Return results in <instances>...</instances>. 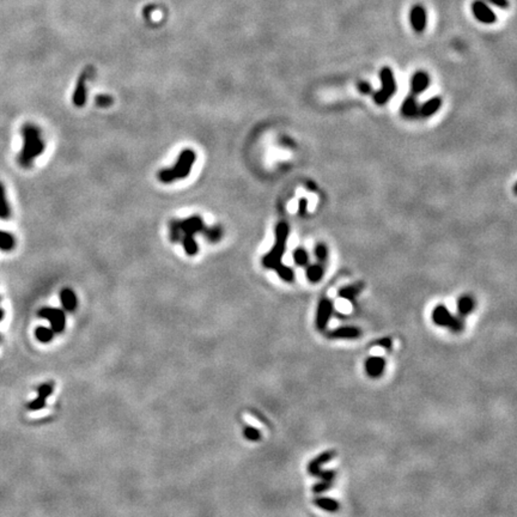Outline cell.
<instances>
[{"label":"cell","instance_id":"d6a6232c","mask_svg":"<svg viewBox=\"0 0 517 517\" xmlns=\"http://www.w3.org/2000/svg\"><path fill=\"white\" fill-rule=\"evenodd\" d=\"M372 345H375V346H380V347H383V349L386 350H391V347H393V340H391L390 338H381V339H377L376 341H373Z\"/></svg>","mask_w":517,"mask_h":517},{"label":"cell","instance_id":"ba28073f","mask_svg":"<svg viewBox=\"0 0 517 517\" xmlns=\"http://www.w3.org/2000/svg\"><path fill=\"white\" fill-rule=\"evenodd\" d=\"M332 315H333V302L328 298H322L318 303L317 312H316L315 326L317 331L325 332L327 330Z\"/></svg>","mask_w":517,"mask_h":517},{"label":"cell","instance_id":"e0dca14e","mask_svg":"<svg viewBox=\"0 0 517 517\" xmlns=\"http://www.w3.org/2000/svg\"><path fill=\"white\" fill-rule=\"evenodd\" d=\"M458 312L461 317L472 314L475 309V299L469 295H463L458 299Z\"/></svg>","mask_w":517,"mask_h":517},{"label":"cell","instance_id":"603a6c76","mask_svg":"<svg viewBox=\"0 0 517 517\" xmlns=\"http://www.w3.org/2000/svg\"><path fill=\"white\" fill-rule=\"evenodd\" d=\"M323 273H325V271H323L322 265H320V263L308 265L307 271H305V276H307V279L310 281V283H314V284L318 283V281H320L321 279H322Z\"/></svg>","mask_w":517,"mask_h":517},{"label":"cell","instance_id":"1f68e13d","mask_svg":"<svg viewBox=\"0 0 517 517\" xmlns=\"http://www.w3.org/2000/svg\"><path fill=\"white\" fill-rule=\"evenodd\" d=\"M332 485H333V482H328V481H323V480H321L320 482H317V484H315L314 486H313V492L322 493V492H325V491L330 490V488L332 487Z\"/></svg>","mask_w":517,"mask_h":517},{"label":"cell","instance_id":"4dcf8cb0","mask_svg":"<svg viewBox=\"0 0 517 517\" xmlns=\"http://www.w3.org/2000/svg\"><path fill=\"white\" fill-rule=\"evenodd\" d=\"M44 406H46V400L40 398V396H37V398L34 399L33 401H30L28 404V408L30 409V411H38V409H42Z\"/></svg>","mask_w":517,"mask_h":517},{"label":"cell","instance_id":"277c9868","mask_svg":"<svg viewBox=\"0 0 517 517\" xmlns=\"http://www.w3.org/2000/svg\"><path fill=\"white\" fill-rule=\"evenodd\" d=\"M195 158H197V156H195L194 151L190 150V148H186V150H184L180 153L174 166L159 170L158 180L163 182V184H171V182L176 181V180L186 179L188 175L190 174L193 166H194Z\"/></svg>","mask_w":517,"mask_h":517},{"label":"cell","instance_id":"484cf974","mask_svg":"<svg viewBox=\"0 0 517 517\" xmlns=\"http://www.w3.org/2000/svg\"><path fill=\"white\" fill-rule=\"evenodd\" d=\"M294 260L298 266L307 267L309 265V254L303 248H296L294 252Z\"/></svg>","mask_w":517,"mask_h":517},{"label":"cell","instance_id":"44dd1931","mask_svg":"<svg viewBox=\"0 0 517 517\" xmlns=\"http://www.w3.org/2000/svg\"><path fill=\"white\" fill-rule=\"evenodd\" d=\"M363 287H364V285H363L362 283L353 284V285H349V286L341 287V289L338 291V295H339V297H340V298L347 299V301H351V302H354V298H356V297L360 294V291L363 290Z\"/></svg>","mask_w":517,"mask_h":517},{"label":"cell","instance_id":"f1b7e54d","mask_svg":"<svg viewBox=\"0 0 517 517\" xmlns=\"http://www.w3.org/2000/svg\"><path fill=\"white\" fill-rule=\"evenodd\" d=\"M53 383H43V385H41L40 387L37 388V396L47 400V398H49V396L52 395V393H53Z\"/></svg>","mask_w":517,"mask_h":517},{"label":"cell","instance_id":"5bb4252c","mask_svg":"<svg viewBox=\"0 0 517 517\" xmlns=\"http://www.w3.org/2000/svg\"><path fill=\"white\" fill-rule=\"evenodd\" d=\"M409 20L417 33H423L426 27V12L422 5H414L409 12Z\"/></svg>","mask_w":517,"mask_h":517},{"label":"cell","instance_id":"ac0fdd59","mask_svg":"<svg viewBox=\"0 0 517 517\" xmlns=\"http://www.w3.org/2000/svg\"><path fill=\"white\" fill-rule=\"evenodd\" d=\"M60 302L67 312H73L78 305V299L74 292L71 289H64L60 292Z\"/></svg>","mask_w":517,"mask_h":517},{"label":"cell","instance_id":"cb8c5ba5","mask_svg":"<svg viewBox=\"0 0 517 517\" xmlns=\"http://www.w3.org/2000/svg\"><path fill=\"white\" fill-rule=\"evenodd\" d=\"M16 240L14 235L10 232L0 230V250L1 252H10L15 248Z\"/></svg>","mask_w":517,"mask_h":517},{"label":"cell","instance_id":"6da1fadb","mask_svg":"<svg viewBox=\"0 0 517 517\" xmlns=\"http://www.w3.org/2000/svg\"><path fill=\"white\" fill-rule=\"evenodd\" d=\"M203 234L208 242L217 243L223 237V228L219 225L206 226L200 216H190L186 219H174L169 223V239L172 243H181L187 255L194 257L199 252L195 235Z\"/></svg>","mask_w":517,"mask_h":517},{"label":"cell","instance_id":"52a82bcc","mask_svg":"<svg viewBox=\"0 0 517 517\" xmlns=\"http://www.w3.org/2000/svg\"><path fill=\"white\" fill-rule=\"evenodd\" d=\"M37 315L40 317L46 318L51 322L52 330L54 333H61L65 330V326H66V315L62 312L61 309H56V308H49V307H43L41 308L37 312Z\"/></svg>","mask_w":517,"mask_h":517},{"label":"cell","instance_id":"836d02e7","mask_svg":"<svg viewBox=\"0 0 517 517\" xmlns=\"http://www.w3.org/2000/svg\"><path fill=\"white\" fill-rule=\"evenodd\" d=\"M358 90L362 93H370L371 92V85L368 82H360L358 84Z\"/></svg>","mask_w":517,"mask_h":517},{"label":"cell","instance_id":"7c38bea8","mask_svg":"<svg viewBox=\"0 0 517 517\" xmlns=\"http://www.w3.org/2000/svg\"><path fill=\"white\" fill-rule=\"evenodd\" d=\"M91 71L92 70L88 69L85 70L84 73L79 77L78 79L77 85H75V90L73 92V103L75 107H83L85 104L86 101V80L89 79V77L91 75Z\"/></svg>","mask_w":517,"mask_h":517},{"label":"cell","instance_id":"8992f818","mask_svg":"<svg viewBox=\"0 0 517 517\" xmlns=\"http://www.w3.org/2000/svg\"><path fill=\"white\" fill-rule=\"evenodd\" d=\"M380 78L382 86H381L380 90L373 93V101H375L378 106H382V104L387 103V102L390 100L391 96L395 93L396 82L395 78H394V73L389 67H383V69L381 70Z\"/></svg>","mask_w":517,"mask_h":517},{"label":"cell","instance_id":"7402d4cb","mask_svg":"<svg viewBox=\"0 0 517 517\" xmlns=\"http://www.w3.org/2000/svg\"><path fill=\"white\" fill-rule=\"evenodd\" d=\"M11 217V206L6 198V189L2 182H0V219H9Z\"/></svg>","mask_w":517,"mask_h":517},{"label":"cell","instance_id":"8fae6325","mask_svg":"<svg viewBox=\"0 0 517 517\" xmlns=\"http://www.w3.org/2000/svg\"><path fill=\"white\" fill-rule=\"evenodd\" d=\"M336 456V453L334 450H326L323 453H321L320 455L316 456L315 459H313L312 461L308 464V472L313 477H320L321 472H322V466L326 464L327 462H330Z\"/></svg>","mask_w":517,"mask_h":517},{"label":"cell","instance_id":"e575fe53","mask_svg":"<svg viewBox=\"0 0 517 517\" xmlns=\"http://www.w3.org/2000/svg\"><path fill=\"white\" fill-rule=\"evenodd\" d=\"M491 4L496 5V6L500 7V9H508L509 7V1L508 0H488Z\"/></svg>","mask_w":517,"mask_h":517},{"label":"cell","instance_id":"5b68a950","mask_svg":"<svg viewBox=\"0 0 517 517\" xmlns=\"http://www.w3.org/2000/svg\"><path fill=\"white\" fill-rule=\"evenodd\" d=\"M432 321L435 325L440 327L449 328L454 333H461L464 330L463 317L461 316H454L448 310L445 305L440 304L433 309Z\"/></svg>","mask_w":517,"mask_h":517},{"label":"cell","instance_id":"d6986e66","mask_svg":"<svg viewBox=\"0 0 517 517\" xmlns=\"http://www.w3.org/2000/svg\"><path fill=\"white\" fill-rule=\"evenodd\" d=\"M314 504L321 510H325L327 513H336L340 509V503L338 500L333 499L331 497H317L314 499Z\"/></svg>","mask_w":517,"mask_h":517},{"label":"cell","instance_id":"3957f363","mask_svg":"<svg viewBox=\"0 0 517 517\" xmlns=\"http://www.w3.org/2000/svg\"><path fill=\"white\" fill-rule=\"evenodd\" d=\"M20 133L23 137V148L18 155L17 162L22 168L28 169L33 166L34 161L43 153L44 142L41 129L34 124L23 125Z\"/></svg>","mask_w":517,"mask_h":517},{"label":"cell","instance_id":"ffe728a7","mask_svg":"<svg viewBox=\"0 0 517 517\" xmlns=\"http://www.w3.org/2000/svg\"><path fill=\"white\" fill-rule=\"evenodd\" d=\"M418 109H419V107H418L416 96L409 95L408 97L404 101V103H402L401 113L405 117L412 119V117L418 116Z\"/></svg>","mask_w":517,"mask_h":517},{"label":"cell","instance_id":"2e32d148","mask_svg":"<svg viewBox=\"0 0 517 517\" xmlns=\"http://www.w3.org/2000/svg\"><path fill=\"white\" fill-rule=\"evenodd\" d=\"M442 106V100L441 97H433L431 100L426 101L419 109H418V116L420 117H430L433 114L437 113L438 109Z\"/></svg>","mask_w":517,"mask_h":517},{"label":"cell","instance_id":"7a4b0ae2","mask_svg":"<svg viewBox=\"0 0 517 517\" xmlns=\"http://www.w3.org/2000/svg\"><path fill=\"white\" fill-rule=\"evenodd\" d=\"M290 229L289 225L284 222L277 224L276 226V242H274L272 250L268 254H266L262 258V265L266 268L274 270L279 274L281 279L287 283H292L295 279V273L289 266L284 265L281 262L284 253H285L287 237H289Z\"/></svg>","mask_w":517,"mask_h":517},{"label":"cell","instance_id":"74e56055","mask_svg":"<svg viewBox=\"0 0 517 517\" xmlns=\"http://www.w3.org/2000/svg\"><path fill=\"white\" fill-rule=\"evenodd\" d=\"M0 339H1V338H0Z\"/></svg>","mask_w":517,"mask_h":517},{"label":"cell","instance_id":"8d00e7d4","mask_svg":"<svg viewBox=\"0 0 517 517\" xmlns=\"http://www.w3.org/2000/svg\"><path fill=\"white\" fill-rule=\"evenodd\" d=\"M2 318H4V310H2L1 308H0V321H1Z\"/></svg>","mask_w":517,"mask_h":517},{"label":"cell","instance_id":"4316f807","mask_svg":"<svg viewBox=\"0 0 517 517\" xmlns=\"http://www.w3.org/2000/svg\"><path fill=\"white\" fill-rule=\"evenodd\" d=\"M243 435L250 442H258L261 438V432L254 426H245L243 430Z\"/></svg>","mask_w":517,"mask_h":517},{"label":"cell","instance_id":"9c48e42d","mask_svg":"<svg viewBox=\"0 0 517 517\" xmlns=\"http://www.w3.org/2000/svg\"><path fill=\"white\" fill-rule=\"evenodd\" d=\"M362 336V331L356 326H341L327 334L332 340H356Z\"/></svg>","mask_w":517,"mask_h":517},{"label":"cell","instance_id":"30bf717a","mask_svg":"<svg viewBox=\"0 0 517 517\" xmlns=\"http://www.w3.org/2000/svg\"><path fill=\"white\" fill-rule=\"evenodd\" d=\"M472 10H473L474 17L484 24H492L497 19L495 12L481 0H475L472 5Z\"/></svg>","mask_w":517,"mask_h":517},{"label":"cell","instance_id":"9a60e30c","mask_svg":"<svg viewBox=\"0 0 517 517\" xmlns=\"http://www.w3.org/2000/svg\"><path fill=\"white\" fill-rule=\"evenodd\" d=\"M430 84V78L429 74L426 72H417L414 73L413 77L411 79V91L412 95H418V93H422L429 88Z\"/></svg>","mask_w":517,"mask_h":517},{"label":"cell","instance_id":"83f0119b","mask_svg":"<svg viewBox=\"0 0 517 517\" xmlns=\"http://www.w3.org/2000/svg\"><path fill=\"white\" fill-rule=\"evenodd\" d=\"M314 253H315V257L317 258V260L320 261V262H325V261L327 260V258H328L327 245H325L323 243H318L315 247Z\"/></svg>","mask_w":517,"mask_h":517},{"label":"cell","instance_id":"d590c367","mask_svg":"<svg viewBox=\"0 0 517 517\" xmlns=\"http://www.w3.org/2000/svg\"><path fill=\"white\" fill-rule=\"evenodd\" d=\"M307 206H308V201L305 199H301V201H299V211H301L302 215H304L305 213V210H307Z\"/></svg>","mask_w":517,"mask_h":517},{"label":"cell","instance_id":"f546056e","mask_svg":"<svg viewBox=\"0 0 517 517\" xmlns=\"http://www.w3.org/2000/svg\"><path fill=\"white\" fill-rule=\"evenodd\" d=\"M113 97H111V96L108 95H98L97 97L95 98V103L97 104L98 107H101V108H106V107H111V104H113Z\"/></svg>","mask_w":517,"mask_h":517},{"label":"cell","instance_id":"4fadbf2b","mask_svg":"<svg viewBox=\"0 0 517 517\" xmlns=\"http://www.w3.org/2000/svg\"><path fill=\"white\" fill-rule=\"evenodd\" d=\"M387 362L383 357H369L365 360V372L370 378H380L386 370Z\"/></svg>","mask_w":517,"mask_h":517},{"label":"cell","instance_id":"d4e9b609","mask_svg":"<svg viewBox=\"0 0 517 517\" xmlns=\"http://www.w3.org/2000/svg\"><path fill=\"white\" fill-rule=\"evenodd\" d=\"M54 334L55 333H54L53 330L48 327H37L35 330L36 339L43 344L52 341V339L54 338Z\"/></svg>","mask_w":517,"mask_h":517}]
</instances>
